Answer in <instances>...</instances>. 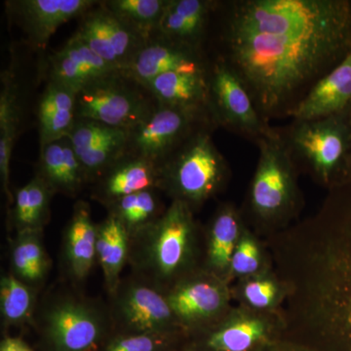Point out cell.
<instances>
[{
	"label": "cell",
	"instance_id": "cell-38",
	"mask_svg": "<svg viewBox=\"0 0 351 351\" xmlns=\"http://www.w3.org/2000/svg\"><path fill=\"white\" fill-rule=\"evenodd\" d=\"M346 119H348V124H350L351 128V106L350 108H348V112L345 113Z\"/></svg>",
	"mask_w": 351,
	"mask_h": 351
},
{
	"label": "cell",
	"instance_id": "cell-27",
	"mask_svg": "<svg viewBox=\"0 0 351 351\" xmlns=\"http://www.w3.org/2000/svg\"><path fill=\"white\" fill-rule=\"evenodd\" d=\"M126 253V226L117 217L110 215L98 228L96 244V254L110 285L117 282Z\"/></svg>",
	"mask_w": 351,
	"mask_h": 351
},
{
	"label": "cell",
	"instance_id": "cell-32",
	"mask_svg": "<svg viewBox=\"0 0 351 351\" xmlns=\"http://www.w3.org/2000/svg\"><path fill=\"white\" fill-rule=\"evenodd\" d=\"M121 130L122 129L113 128L94 120L75 119L69 138L76 156L80 157L108 138H112Z\"/></svg>",
	"mask_w": 351,
	"mask_h": 351
},
{
	"label": "cell",
	"instance_id": "cell-26",
	"mask_svg": "<svg viewBox=\"0 0 351 351\" xmlns=\"http://www.w3.org/2000/svg\"><path fill=\"white\" fill-rule=\"evenodd\" d=\"M101 3L149 41L156 36L169 0H106Z\"/></svg>",
	"mask_w": 351,
	"mask_h": 351
},
{
	"label": "cell",
	"instance_id": "cell-11",
	"mask_svg": "<svg viewBox=\"0 0 351 351\" xmlns=\"http://www.w3.org/2000/svg\"><path fill=\"white\" fill-rule=\"evenodd\" d=\"M97 0H10L5 2L8 19L24 32L27 43L44 50L61 25L80 19Z\"/></svg>",
	"mask_w": 351,
	"mask_h": 351
},
{
	"label": "cell",
	"instance_id": "cell-28",
	"mask_svg": "<svg viewBox=\"0 0 351 351\" xmlns=\"http://www.w3.org/2000/svg\"><path fill=\"white\" fill-rule=\"evenodd\" d=\"M239 217L235 210L230 206L221 208L215 217L210 234V262L216 269L230 267L239 242Z\"/></svg>",
	"mask_w": 351,
	"mask_h": 351
},
{
	"label": "cell",
	"instance_id": "cell-7",
	"mask_svg": "<svg viewBox=\"0 0 351 351\" xmlns=\"http://www.w3.org/2000/svg\"><path fill=\"white\" fill-rule=\"evenodd\" d=\"M209 108L217 127L257 143L276 131L258 112L242 78L217 57L208 71Z\"/></svg>",
	"mask_w": 351,
	"mask_h": 351
},
{
	"label": "cell",
	"instance_id": "cell-40",
	"mask_svg": "<svg viewBox=\"0 0 351 351\" xmlns=\"http://www.w3.org/2000/svg\"><path fill=\"white\" fill-rule=\"evenodd\" d=\"M346 184H351V161H350V171H348V181H346Z\"/></svg>",
	"mask_w": 351,
	"mask_h": 351
},
{
	"label": "cell",
	"instance_id": "cell-30",
	"mask_svg": "<svg viewBox=\"0 0 351 351\" xmlns=\"http://www.w3.org/2000/svg\"><path fill=\"white\" fill-rule=\"evenodd\" d=\"M113 216L128 228H137L156 221L158 200L154 189L124 196L110 203Z\"/></svg>",
	"mask_w": 351,
	"mask_h": 351
},
{
	"label": "cell",
	"instance_id": "cell-25",
	"mask_svg": "<svg viewBox=\"0 0 351 351\" xmlns=\"http://www.w3.org/2000/svg\"><path fill=\"white\" fill-rule=\"evenodd\" d=\"M269 334V327L265 320L242 318L214 332L207 346L213 351H253L267 341Z\"/></svg>",
	"mask_w": 351,
	"mask_h": 351
},
{
	"label": "cell",
	"instance_id": "cell-35",
	"mask_svg": "<svg viewBox=\"0 0 351 351\" xmlns=\"http://www.w3.org/2000/svg\"><path fill=\"white\" fill-rule=\"evenodd\" d=\"M245 300L255 308H267L276 301L278 287L270 279H258L244 286Z\"/></svg>",
	"mask_w": 351,
	"mask_h": 351
},
{
	"label": "cell",
	"instance_id": "cell-36",
	"mask_svg": "<svg viewBox=\"0 0 351 351\" xmlns=\"http://www.w3.org/2000/svg\"><path fill=\"white\" fill-rule=\"evenodd\" d=\"M157 341L149 335L127 337L112 341L107 351H156Z\"/></svg>",
	"mask_w": 351,
	"mask_h": 351
},
{
	"label": "cell",
	"instance_id": "cell-3",
	"mask_svg": "<svg viewBox=\"0 0 351 351\" xmlns=\"http://www.w3.org/2000/svg\"><path fill=\"white\" fill-rule=\"evenodd\" d=\"M295 163L330 189L346 184L351 161V128L345 114L293 120L279 130Z\"/></svg>",
	"mask_w": 351,
	"mask_h": 351
},
{
	"label": "cell",
	"instance_id": "cell-5",
	"mask_svg": "<svg viewBox=\"0 0 351 351\" xmlns=\"http://www.w3.org/2000/svg\"><path fill=\"white\" fill-rule=\"evenodd\" d=\"M157 106L147 87L117 71L76 94L75 117L130 131L149 119Z\"/></svg>",
	"mask_w": 351,
	"mask_h": 351
},
{
	"label": "cell",
	"instance_id": "cell-24",
	"mask_svg": "<svg viewBox=\"0 0 351 351\" xmlns=\"http://www.w3.org/2000/svg\"><path fill=\"white\" fill-rule=\"evenodd\" d=\"M98 230L94 226L87 204L76 205L66 232V253L69 265L78 278H84L91 269L96 255Z\"/></svg>",
	"mask_w": 351,
	"mask_h": 351
},
{
	"label": "cell",
	"instance_id": "cell-19",
	"mask_svg": "<svg viewBox=\"0 0 351 351\" xmlns=\"http://www.w3.org/2000/svg\"><path fill=\"white\" fill-rule=\"evenodd\" d=\"M208 71L165 73L145 86L159 105L210 112Z\"/></svg>",
	"mask_w": 351,
	"mask_h": 351
},
{
	"label": "cell",
	"instance_id": "cell-13",
	"mask_svg": "<svg viewBox=\"0 0 351 351\" xmlns=\"http://www.w3.org/2000/svg\"><path fill=\"white\" fill-rule=\"evenodd\" d=\"M47 71L49 80L69 88L75 94L101 78L120 71L73 36L48 57Z\"/></svg>",
	"mask_w": 351,
	"mask_h": 351
},
{
	"label": "cell",
	"instance_id": "cell-21",
	"mask_svg": "<svg viewBox=\"0 0 351 351\" xmlns=\"http://www.w3.org/2000/svg\"><path fill=\"white\" fill-rule=\"evenodd\" d=\"M119 313L129 326L138 331L156 332L170 324L175 315L167 299L154 289L132 286L119 301Z\"/></svg>",
	"mask_w": 351,
	"mask_h": 351
},
{
	"label": "cell",
	"instance_id": "cell-10",
	"mask_svg": "<svg viewBox=\"0 0 351 351\" xmlns=\"http://www.w3.org/2000/svg\"><path fill=\"white\" fill-rule=\"evenodd\" d=\"M75 38L99 57L124 71L147 41L98 1L80 18Z\"/></svg>",
	"mask_w": 351,
	"mask_h": 351
},
{
	"label": "cell",
	"instance_id": "cell-18",
	"mask_svg": "<svg viewBox=\"0 0 351 351\" xmlns=\"http://www.w3.org/2000/svg\"><path fill=\"white\" fill-rule=\"evenodd\" d=\"M39 178L51 191L75 195L87 181L86 175L69 137L50 143L40 149Z\"/></svg>",
	"mask_w": 351,
	"mask_h": 351
},
{
	"label": "cell",
	"instance_id": "cell-20",
	"mask_svg": "<svg viewBox=\"0 0 351 351\" xmlns=\"http://www.w3.org/2000/svg\"><path fill=\"white\" fill-rule=\"evenodd\" d=\"M76 94L48 80L38 106L39 147L69 137L75 121Z\"/></svg>",
	"mask_w": 351,
	"mask_h": 351
},
{
	"label": "cell",
	"instance_id": "cell-17",
	"mask_svg": "<svg viewBox=\"0 0 351 351\" xmlns=\"http://www.w3.org/2000/svg\"><path fill=\"white\" fill-rule=\"evenodd\" d=\"M95 180H99L97 193L112 203L124 196L157 188L158 171L156 164L123 154Z\"/></svg>",
	"mask_w": 351,
	"mask_h": 351
},
{
	"label": "cell",
	"instance_id": "cell-29",
	"mask_svg": "<svg viewBox=\"0 0 351 351\" xmlns=\"http://www.w3.org/2000/svg\"><path fill=\"white\" fill-rule=\"evenodd\" d=\"M51 193L38 176L18 191L14 216L20 228L32 230L43 223L47 213Z\"/></svg>",
	"mask_w": 351,
	"mask_h": 351
},
{
	"label": "cell",
	"instance_id": "cell-34",
	"mask_svg": "<svg viewBox=\"0 0 351 351\" xmlns=\"http://www.w3.org/2000/svg\"><path fill=\"white\" fill-rule=\"evenodd\" d=\"M261 263L258 245L250 235L244 233L233 253L232 270L237 276H249L257 271Z\"/></svg>",
	"mask_w": 351,
	"mask_h": 351
},
{
	"label": "cell",
	"instance_id": "cell-6",
	"mask_svg": "<svg viewBox=\"0 0 351 351\" xmlns=\"http://www.w3.org/2000/svg\"><path fill=\"white\" fill-rule=\"evenodd\" d=\"M257 169L250 189V205L263 221L288 219L297 206L295 163L279 129L260 138Z\"/></svg>",
	"mask_w": 351,
	"mask_h": 351
},
{
	"label": "cell",
	"instance_id": "cell-41",
	"mask_svg": "<svg viewBox=\"0 0 351 351\" xmlns=\"http://www.w3.org/2000/svg\"><path fill=\"white\" fill-rule=\"evenodd\" d=\"M253 351H265L263 350H253Z\"/></svg>",
	"mask_w": 351,
	"mask_h": 351
},
{
	"label": "cell",
	"instance_id": "cell-15",
	"mask_svg": "<svg viewBox=\"0 0 351 351\" xmlns=\"http://www.w3.org/2000/svg\"><path fill=\"white\" fill-rule=\"evenodd\" d=\"M213 0H169L157 34L182 45L203 50L212 15L218 11Z\"/></svg>",
	"mask_w": 351,
	"mask_h": 351
},
{
	"label": "cell",
	"instance_id": "cell-31",
	"mask_svg": "<svg viewBox=\"0 0 351 351\" xmlns=\"http://www.w3.org/2000/svg\"><path fill=\"white\" fill-rule=\"evenodd\" d=\"M0 301L3 317L11 323L25 319L31 311V292L13 276H5L1 279Z\"/></svg>",
	"mask_w": 351,
	"mask_h": 351
},
{
	"label": "cell",
	"instance_id": "cell-12",
	"mask_svg": "<svg viewBox=\"0 0 351 351\" xmlns=\"http://www.w3.org/2000/svg\"><path fill=\"white\" fill-rule=\"evenodd\" d=\"M210 60L204 50L195 49L156 34L138 51L124 75L145 85L170 73H207Z\"/></svg>",
	"mask_w": 351,
	"mask_h": 351
},
{
	"label": "cell",
	"instance_id": "cell-2",
	"mask_svg": "<svg viewBox=\"0 0 351 351\" xmlns=\"http://www.w3.org/2000/svg\"><path fill=\"white\" fill-rule=\"evenodd\" d=\"M288 239L281 255L290 297L287 343L351 351V184L331 189L319 213Z\"/></svg>",
	"mask_w": 351,
	"mask_h": 351
},
{
	"label": "cell",
	"instance_id": "cell-37",
	"mask_svg": "<svg viewBox=\"0 0 351 351\" xmlns=\"http://www.w3.org/2000/svg\"><path fill=\"white\" fill-rule=\"evenodd\" d=\"M0 351H32L24 341L20 339L8 338L4 339L1 343Z\"/></svg>",
	"mask_w": 351,
	"mask_h": 351
},
{
	"label": "cell",
	"instance_id": "cell-23",
	"mask_svg": "<svg viewBox=\"0 0 351 351\" xmlns=\"http://www.w3.org/2000/svg\"><path fill=\"white\" fill-rule=\"evenodd\" d=\"M12 71H6L1 75L0 92V176L6 195L9 193L10 162L14 145L22 122L19 90Z\"/></svg>",
	"mask_w": 351,
	"mask_h": 351
},
{
	"label": "cell",
	"instance_id": "cell-8",
	"mask_svg": "<svg viewBox=\"0 0 351 351\" xmlns=\"http://www.w3.org/2000/svg\"><path fill=\"white\" fill-rule=\"evenodd\" d=\"M215 124L211 112L157 106L144 122L127 131L124 154L140 157L156 166L171 156L196 131Z\"/></svg>",
	"mask_w": 351,
	"mask_h": 351
},
{
	"label": "cell",
	"instance_id": "cell-33",
	"mask_svg": "<svg viewBox=\"0 0 351 351\" xmlns=\"http://www.w3.org/2000/svg\"><path fill=\"white\" fill-rule=\"evenodd\" d=\"M16 271L27 280H38L45 270V258L41 245L34 235H25L13 252Z\"/></svg>",
	"mask_w": 351,
	"mask_h": 351
},
{
	"label": "cell",
	"instance_id": "cell-9",
	"mask_svg": "<svg viewBox=\"0 0 351 351\" xmlns=\"http://www.w3.org/2000/svg\"><path fill=\"white\" fill-rule=\"evenodd\" d=\"M193 225L191 206L174 200L160 218L149 223L147 258L160 277L177 274L188 263L193 245Z\"/></svg>",
	"mask_w": 351,
	"mask_h": 351
},
{
	"label": "cell",
	"instance_id": "cell-1",
	"mask_svg": "<svg viewBox=\"0 0 351 351\" xmlns=\"http://www.w3.org/2000/svg\"><path fill=\"white\" fill-rule=\"evenodd\" d=\"M218 55L242 78L263 119L291 117L351 51V0H234Z\"/></svg>",
	"mask_w": 351,
	"mask_h": 351
},
{
	"label": "cell",
	"instance_id": "cell-22",
	"mask_svg": "<svg viewBox=\"0 0 351 351\" xmlns=\"http://www.w3.org/2000/svg\"><path fill=\"white\" fill-rule=\"evenodd\" d=\"M175 316L184 321H198L218 313L226 302L223 285L212 280H195L176 289L167 298Z\"/></svg>",
	"mask_w": 351,
	"mask_h": 351
},
{
	"label": "cell",
	"instance_id": "cell-4",
	"mask_svg": "<svg viewBox=\"0 0 351 351\" xmlns=\"http://www.w3.org/2000/svg\"><path fill=\"white\" fill-rule=\"evenodd\" d=\"M216 127H203L193 133L160 165L158 186L191 207L213 196L228 177L225 157L215 145Z\"/></svg>",
	"mask_w": 351,
	"mask_h": 351
},
{
	"label": "cell",
	"instance_id": "cell-14",
	"mask_svg": "<svg viewBox=\"0 0 351 351\" xmlns=\"http://www.w3.org/2000/svg\"><path fill=\"white\" fill-rule=\"evenodd\" d=\"M351 106V51L313 89L293 112V120L323 119L345 114Z\"/></svg>",
	"mask_w": 351,
	"mask_h": 351
},
{
	"label": "cell",
	"instance_id": "cell-16",
	"mask_svg": "<svg viewBox=\"0 0 351 351\" xmlns=\"http://www.w3.org/2000/svg\"><path fill=\"white\" fill-rule=\"evenodd\" d=\"M47 319L48 332L58 351H86L100 336L99 318L82 304H60Z\"/></svg>",
	"mask_w": 351,
	"mask_h": 351
},
{
	"label": "cell",
	"instance_id": "cell-39",
	"mask_svg": "<svg viewBox=\"0 0 351 351\" xmlns=\"http://www.w3.org/2000/svg\"><path fill=\"white\" fill-rule=\"evenodd\" d=\"M288 346H289V348H290V350H288V351H307L306 350H304V348H298V346H291V345H288Z\"/></svg>",
	"mask_w": 351,
	"mask_h": 351
}]
</instances>
